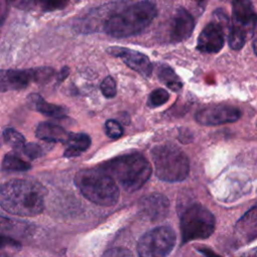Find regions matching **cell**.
Here are the masks:
<instances>
[{
    "label": "cell",
    "mask_w": 257,
    "mask_h": 257,
    "mask_svg": "<svg viewBox=\"0 0 257 257\" xmlns=\"http://www.w3.org/2000/svg\"><path fill=\"white\" fill-rule=\"evenodd\" d=\"M4 141L14 149H22L25 145V138L13 128H6L3 133Z\"/></svg>",
    "instance_id": "obj_22"
},
{
    "label": "cell",
    "mask_w": 257,
    "mask_h": 257,
    "mask_svg": "<svg viewBox=\"0 0 257 257\" xmlns=\"http://www.w3.org/2000/svg\"><path fill=\"white\" fill-rule=\"evenodd\" d=\"M6 1L14 6H21L25 2V0H6Z\"/></svg>",
    "instance_id": "obj_35"
},
{
    "label": "cell",
    "mask_w": 257,
    "mask_h": 257,
    "mask_svg": "<svg viewBox=\"0 0 257 257\" xmlns=\"http://www.w3.org/2000/svg\"><path fill=\"white\" fill-rule=\"evenodd\" d=\"M104 127H105V133H106L107 137H109L110 139H118L123 134L120 123L118 121H116L115 119L106 120Z\"/></svg>",
    "instance_id": "obj_26"
},
{
    "label": "cell",
    "mask_w": 257,
    "mask_h": 257,
    "mask_svg": "<svg viewBox=\"0 0 257 257\" xmlns=\"http://www.w3.org/2000/svg\"><path fill=\"white\" fill-rule=\"evenodd\" d=\"M45 193L37 182L13 179L0 186V207L14 215L33 217L43 211Z\"/></svg>",
    "instance_id": "obj_1"
},
{
    "label": "cell",
    "mask_w": 257,
    "mask_h": 257,
    "mask_svg": "<svg viewBox=\"0 0 257 257\" xmlns=\"http://www.w3.org/2000/svg\"><path fill=\"white\" fill-rule=\"evenodd\" d=\"M183 243L208 238L215 229V217L204 206L194 204L182 215L180 222Z\"/></svg>",
    "instance_id": "obj_6"
},
{
    "label": "cell",
    "mask_w": 257,
    "mask_h": 257,
    "mask_svg": "<svg viewBox=\"0 0 257 257\" xmlns=\"http://www.w3.org/2000/svg\"><path fill=\"white\" fill-rule=\"evenodd\" d=\"M196 2H197V4L198 5H200V6H203L204 5V3H205V0H195Z\"/></svg>",
    "instance_id": "obj_36"
},
{
    "label": "cell",
    "mask_w": 257,
    "mask_h": 257,
    "mask_svg": "<svg viewBox=\"0 0 257 257\" xmlns=\"http://www.w3.org/2000/svg\"><path fill=\"white\" fill-rule=\"evenodd\" d=\"M156 175L166 182H181L190 171L189 160L186 154L171 144L156 146L151 152Z\"/></svg>",
    "instance_id": "obj_5"
},
{
    "label": "cell",
    "mask_w": 257,
    "mask_h": 257,
    "mask_svg": "<svg viewBox=\"0 0 257 257\" xmlns=\"http://www.w3.org/2000/svg\"><path fill=\"white\" fill-rule=\"evenodd\" d=\"M159 78L174 91H179L183 85L180 77L176 74V72L166 64L162 65L159 69Z\"/></svg>",
    "instance_id": "obj_20"
},
{
    "label": "cell",
    "mask_w": 257,
    "mask_h": 257,
    "mask_svg": "<svg viewBox=\"0 0 257 257\" xmlns=\"http://www.w3.org/2000/svg\"><path fill=\"white\" fill-rule=\"evenodd\" d=\"M19 246H20V243H18L16 240L0 234V249L9 248V247L16 248V247H19Z\"/></svg>",
    "instance_id": "obj_29"
},
{
    "label": "cell",
    "mask_w": 257,
    "mask_h": 257,
    "mask_svg": "<svg viewBox=\"0 0 257 257\" xmlns=\"http://www.w3.org/2000/svg\"><path fill=\"white\" fill-rule=\"evenodd\" d=\"M69 133L63 127L51 123V122H40L36 128V137L46 142H60L66 143Z\"/></svg>",
    "instance_id": "obj_15"
},
{
    "label": "cell",
    "mask_w": 257,
    "mask_h": 257,
    "mask_svg": "<svg viewBox=\"0 0 257 257\" xmlns=\"http://www.w3.org/2000/svg\"><path fill=\"white\" fill-rule=\"evenodd\" d=\"M90 143V138L86 134L69 133L68 139L65 143L67 147L63 153V156L66 158L79 156L89 148Z\"/></svg>",
    "instance_id": "obj_16"
},
{
    "label": "cell",
    "mask_w": 257,
    "mask_h": 257,
    "mask_svg": "<svg viewBox=\"0 0 257 257\" xmlns=\"http://www.w3.org/2000/svg\"><path fill=\"white\" fill-rule=\"evenodd\" d=\"M225 33L224 28L217 22H210L199 34L197 49L203 53L219 52L224 46Z\"/></svg>",
    "instance_id": "obj_11"
},
{
    "label": "cell",
    "mask_w": 257,
    "mask_h": 257,
    "mask_svg": "<svg viewBox=\"0 0 257 257\" xmlns=\"http://www.w3.org/2000/svg\"><path fill=\"white\" fill-rule=\"evenodd\" d=\"M54 69L41 66L29 69H0V91L20 90L30 82H46L54 75Z\"/></svg>",
    "instance_id": "obj_8"
},
{
    "label": "cell",
    "mask_w": 257,
    "mask_h": 257,
    "mask_svg": "<svg viewBox=\"0 0 257 257\" xmlns=\"http://www.w3.org/2000/svg\"><path fill=\"white\" fill-rule=\"evenodd\" d=\"M195 28V19L189 11L180 7L175 12L170 25V39L173 42H181L192 35Z\"/></svg>",
    "instance_id": "obj_12"
},
{
    "label": "cell",
    "mask_w": 257,
    "mask_h": 257,
    "mask_svg": "<svg viewBox=\"0 0 257 257\" xmlns=\"http://www.w3.org/2000/svg\"><path fill=\"white\" fill-rule=\"evenodd\" d=\"M240 116L241 111L238 107L227 104H217L200 109L196 113L195 118L203 125H218L234 122L238 120Z\"/></svg>",
    "instance_id": "obj_9"
},
{
    "label": "cell",
    "mask_w": 257,
    "mask_h": 257,
    "mask_svg": "<svg viewBox=\"0 0 257 257\" xmlns=\"http://www.w3.org/2000/svg\"><path fill=\"white\" fill-rule=\"evenodd\" d=\"M14 225H15V224L12 222V220L0 216V229H3V230H12L11 228H13Z\"/></svg>",
    "instance_id": "obj_31"
},
{
    "label": "cell",
    "mask_w": 257,
    "mask_h": 257,
    "mask_svg": "<svg viewBox=\"0 0 257 257\" xmlns=\"http://www.w3.org/2000/svg\"><path fill=\"white\" fill-rule=\"evenodd\" d=\"M169 93L164 88H157L151 92L148 99V105L151 107L161 106L169 100Z\"/></svg>",
    "instance_id": "obj_24"
},
{
    "label": "cell",
    "mask_w": 257,
    "mask_h": 257,
    "mask_svg": "<svg viewBox=\"0 0 257 257\" xmlns=\"http://www.w3.org/2000/svg\"><path fill=\"white\" fill-rule=\"evenodd\" d=\"M176 243V233L169 226H160L148 231L139 240V257H167Z\"/></svg>",
    "instance_id": "obj_7"
},
{
    "label": "cell",
    "mask_w": 257,
    "mask_h": 257,
    "mask_svg": "<svg viewBox=\"0 0 257 257\" xmlns=\"http://www.w3.org/2000/svg\"><path fill=\"white\" fill-rule=\"evenodd\" d=\"M31 168V165L15 154L5 155L2 161V170L3 171H27Z\"/></svg>",
    "instance_id": "obj_21"
},
{
    "label": "cell",
    "mask_w": 257,
    "mask_h": 257,
    "mask_svg": "<svg viewBox=\"0 0 257 257\" xmlns=\"http://www.w3.org/2000/svg\"><path fill=\"white\" fill-rule=\"evenodd\" d=\"M37 6L46 12L61 10L67 7L72 0H35Z\"/></svg>",
    "instance_id": "obj_23"
},
{
    "label": "cell",
    "mask_w": 257,
    "mask_h": 257,
    "mask_svg": "<svg viewBox=\"0 0 257 257\" xmlns=\"http://www.w3.org/2000/svg\"><path fill=\"white\" fill-rule=\"evenodd\" d=\"M205 257H221L220 255H218L217 253H215L213 250L206 248V247H201L198 249Z\"/></svg>",
    "instance_id": "obj_32"
},
{
    "label": "cell",
    "mask_w": 257,
    "mask_h": 257,
    "mask_svg": "<svg viewBox=\"0 0 257 257\" xmlns=\"http://www.w3.org/2000/svg\"><path fill=\"white\" fill-rule=\"evenodd\" d=\"M107 52L110 55L121 58L128 67L141 73L142 75L146 77L151 76L153 72V64L146 54L137 50L119 46H110L107 48Z\"/></svg>",
    "instance_id": "obj_10"
},
{
    "label": "cell",
    "mask_w": 257,
    "mask_h": 257,
    "mask_svg": "<svg viewBox=\"0 0 257 257\" xmlns=\"http://www.w3.org/2000/svg\"><path fill=\"white\" fill-rule=\"evenodd\" d=\"M240 257H257V248H254V249H251V250L245 252Z\"/></svg>",
    "instance_id": "obj_34"
},
{
    "label": "cell",
    "mask_w": 257,
    "mask_h": 257,
    "mask_svg": "<svg viewBox=\"0 0 257 257\" xmlns=\"http://www.w3.org/2000/svg\"><path fill=\"white\" fill-rule=\"evenodd\" d=\"M100 90L105 97H113L116 94V84L114 79L111 76L104 77L100 83Z\"/></svg>",
    "instance_id": "obj_25"
},
{
    "label": "cell",
    "mask_w": 257,
    "mask_h": 257,
    "mask_svg": "<svg viewBox=\"0 0 257 257\" xmlns=\"http://www.w3.org/2000/svg\"><path fill=\"white\" fill-rule=\"evenodd\" d=\"M127 192L139 190L150 178L152 167L140 154L114 158L100 167Z\"/></svg>",
    "instance_id": "obj_3"
},
{
    "label": "cell",
    "mask_w": 257,
    "mask_h": 257,
    "mask_svg": "<svg viewBox=\"0 0 257 257\" xmlns=\"http://www.w3.org/2000/svg\"><path fill=\"white\" fill-rule=\"evenodd\" d=\"M31 96V100L36 108L37 111L41 112L42 114H45L47 116H51V117H63L66 114V108L61 106V105H57V104H53V103H49L47 101H45L40 95L37 94H32Z\"/></svg>",
    "instance_id": "obj_18"
},
{
    "label": "cell",
    "mask_w": 257,
    "mask_h": 257,
    "mask_svg": "<svg viewBox=\"0 0 257 257\" xmlns=\"http://www.w3.org/2000/svg\"><path fill=\"white\" fill-rule=\"evenodd\" d=\"M227 1H230V2H231V3H232V2H234V1H235V0H227Z\"/></svg>",
    "instance_id": "obj_38"
},
{
    "label": "cell",
    "mask_w": 257,
    "mask_h": 257,
    "mask_svg": "<svg viewBox=\"0 0 257 257\" xmlns=\"http://www.w3.org/2000/svg\"><path fill=\"white\" fill-rule=\"evenodd\" d=\"M233 6V21L239 22L243 25L250 26L251 22L256 15L253 10L249 0H235L232 2Z\"/></svg>",
    "instance_id": "obj_17"
},
{
    "label": "cell",
    "mask_w": 257,
    "mask_h": 257,
    "mask_svg": "<svg viewBox=\"0 0 257 257\" xmlns=\"http://www.w3.org/2000/svg\"><path fill=\"white\" fill-rule=\"evenodd\" d=\"M102 257H134L130 250L125 248H112L106 251Z\"/></svg>",
    "instance_id": "obj_28"
},
{
    "label": "cell",
    "mask_w": 257,
    "mask_h": 257,
    "mask_svg": "<svg viewBox=\"0 0 257 257\" xmlns=\"http://www.w3.org/2000/svg\"><path fill=\"white\" fill-rule=\"evenodd\" d=\"M74 184L87 200L96 205L112 206L119 197L115 181L101 168L78 171Z\"/></svg>",
    "instance_id": "obj_4"
},
{
    "label": "cell",
    "mask_w": 257,
    "mask_h": 257,
    "mask_svg": "<svg viewBox=\"0 0 257 257\" xmlns=\"http://www.w3.org/2000/svg\"><path fill=\"white\" fill-rule=\"evenodd\" d=\"M236 231L245 242L257 239V205L247 211L238 220Z\"/></svg>",
    "instance_id": "obj_14"
},
{
    "label": "cell",
    "mask_w": 257,
    "mask_h": 257,
    "mask_svg": "<svg viewBox=\"0 0 257 257\" xmlns=\"http://www.w3.org/2000/svg\"><path fill=\"white\" fill-rule=\"evenodd\" d=\"M0 257H10V256H7V255H4V254H0Z\"/></svg>",
    "instance_id": "obj_37"
},
{
    "label": "cell",
    "mask_w": 257,
    "mask_h": 257,
    "mask_svg": "<svg viewBox=\"0 0 257 257\" xmlns=\"http://www.w3.org/2000/svg\"><path fill=\"white\" fill-rule=\"evenodd\" d=\"M157 13V7L153 2L149 0L139 1L110 16L105 21L103 28L105 33L112 37L134 36L149 27Z\"/></svg>",
    "instance_id": "obj_2"
},
{
    "label": "cell",
    "mask_w": 257,
    "mask_h": 257,
    "mask_svg": "<svg viewBox=\"0 0 257 257\" xmlns=\"http://www.w3.org/2000/svg\"><path fill=\"white\" fill-rule=\"evenodd\" d=\"M22 152L25 156H27L30 159H36L40 157L43 154V149L38 144H27L24 145L22 148Z\"/></svg>",
    "instance_id": "obj_27"
},
{
    "label": "cell",
    "mask_w": 257,
    "mask_h": 257,
    "mask_svg": "<svg viewBox=\"0 0 257 257\" xmlns=\"http://www.w3.org/2000/svg\"><path fill=\"white\" fill-rule=\"evenodd\" d=\"M67 75H68V67L64 66V67H62V69L58 72V80H59V81L64 80V78H65Z\"/></svg>",
    "instance_id": "obj_33"
},
{
    "label": "cell",
    "mask_w": 257,
    "mask_h": 257,
    "mask_svg": "<svg viewBox=\"0 0 257 257\" xmlns=\"http://www.w3.org/2000/svg\"><path fill=\"white\" fill-rule=\"evenodd\" d=\"M251 31H252V38H253V50L255 52V54L257 55V15L254 16L252 22H251Z\"/></svg>",
    "instance_id": "obj_30"
},
{
    "label": "cell",
    "mask_w": 257,
    "mask_h": 257,
    "mask_svg": "<svg viewBox=\"0 0 257 257\" xmlns=\"http://www.w3.org/2000/svg\"><path fill=\"white\" fill-rule=\"evenodd\" d=\"M246 26L232 20L228 31V41L230 47L234 50H240L246 42Z\"/></svg>",
    "instance_id": "obj_19"
},
{
    "label": "cell",
    "mask_w": 257,
    "mask_h": 257,
    "mask_svg": "<svg viewBox=\"0 0 257 257\" xmlns=\"http://www.w3.org/2000/svg\"><path fill=\"white\" fill-rule=\"evenodd\" d=\"M140 205L141 212L150 220H159L164 218L169 210V201L161 194L146 196L141 201Z\"/></svg>",
    "instance_id": "obj_13"
}]
</instances>
